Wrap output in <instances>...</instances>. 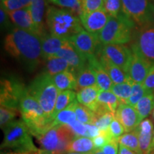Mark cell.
<instances>
[{
	"label": "cell",
	"instance_id": "cell-1",
	"mask_svg": "<svg viewBox=\"0 0 154 154\" xmlns=\"http://www.w3.org/2000/svg\"><path fill=\"white\" fill-rule=\"evenodd\" d=\"M5 49L29 72H34L41 63V36L22 29L14 28L6 36Z\"/></svg>",
	"mask_w": 154,
	"mask_h": 154
},
{
	"label": "cell",
	"instance_id": "cell-2",
	"mask_svg": "<svg viewBox=\"0 0 154 154\" xmlns=\"http://www.w3.org/2000/svg\"><path fill=\"white\" fill-rule=\"evenodd\" d=\"M19 111L22 120L36 138L50 128L51 121L38 102L29 93L26 87L19 97Z\"/></svg>",
	"mask_w": 154,
	"mask_h": 154
},
{
	"label": "cell",
	"instance_id": "cell-3",
	"mask_svg": "<svg viewBox=\"0 0 154 154\" xmlns=\"http://www.w3.org/2000/svg\"><path fill=\"white\" fill-rule=\"evenodd\" d=\"M46 17L50 33L53 35L69 38L83 29L80 19L68 9L49 6Z\"/></svg>",
	"mask_w": 154,
	"mask_h": 154
},
{
	"label": "cell",
	"instance_id": "cell-4",
	"mask_svg": "<svg viewBox=\"0 0 154 154\" xmlns=\"http://www.w3.org/2000/svg\"><path fill=\"white\" fill-rule=\"evenodd\" d=\"M27 90L41 105L49 120L52 121L56 101L59 92L52 76L45 72L38 74L28 86Z\"/></svg>",
	"mask_w": 154,
	"mask_h": 154
},
{
	"label": "cell",
	"instance_id": "cell-5",
	"mask_svg": "<svg viewBox=\"0 0 154 154\" xmlns=\"http://www.w3.org/2000/svg\"><path fill=\"white\" fill-rule=\"evenodd\" d=\"M4 131V140L1 149H9L17 152H36L29 129L23 120L11 122Z\"/></svg>",
	"mask_w": 154,
	"mask_h": 154
},
{
	"label": "cell",
	"instance_id": "cell-6",
	"mask_svg": "<svg viewBox=\"0 0 154 154\" xmlns=\"http://www.w3.org/2000/svg\"><path fill=\"white\" fill-rule=\"evenodd\" d=\"M75 138L74 133L67 126L51 127L36 137L41 147L39 154H65Z\"/></svg>",
	"mask_w": 154,
	"mask_h": 154
},
{
	"label": "cell",
	"instance_id": "cell-7",
	"mask_svg": "<svg viewBox=\"0 0 154 154\" xmlns=\"http://www.w3.org/2000/svg\"><path fill=\"white\" fill-rule=\"evenodd\" d=\"M136 25L124 13L118 17H110L104 26L99 34L102 44H124L133 38Z\"/></svg>",
	"mask_w": 154,
	"mask_h": 154
},
{
	"label": "cell",
	"instance_id": "cell-8",
	"mask_svg": "<svg viewBox=\"0 0 154 154\" xmlns=\"http://www.w3.org/2000/svg\"><path fill=\"white\" fill-rule=\"evenodd\" d=\"M123 13L140 27L153 22V7L150 0H121Z\"/></svg>",
	"mask_w": 154,
	"mask_h": 154
},
{
	"label": "cell",
	"instance_id": "cell-9",
	"mask_svg": "<svg viewBox=\"0 0 154 154\" xmlns=\"http://www.w3.org/2000/svg\"><path fill=\"white\" fill-rule=\"evenodd\" d=\"M132 38V51L154 62V22L137 27Z\"/></svg>",
	"mask_w": 154,
	"mask_h": 154
},
{
	"label": "cell",
	"instance_id": "cell-10",
	"mask_svg": "<svg viewBox=\"0 0 154 154\" xmlns=\"http://www.w3.org/2000/svg\"><path fill=\"white\" fill-rule=\"evenodd\" d=\"M98 53L101 54L128 74L132 58V50L124 44H103L99 48Z\"/></svg>",
	"mask_w": 154,
	"mask_h": 154
},
{
	"label": "cell",
	"instance_id": "cell-11",
	"mask_svg": "<svg viewBox=\"0 0 154 154\" xmlns=\"http://www.w3.org/2000/svg\"><path fill=\"white\" fill-rule=\"evenodd\" d=\"M69 40L75 49L86 58L96 54L100 48V44H101L99 35L90 33L84 29L71 36Z\"/></svg>",
	"mask_w": 154,
	"mask_h": 154
},
{
	"label": "cell",
	"instance_id": "cell-12",
	"mask_svg": "<svg viewBox=\"0 0 154 154\" xmlns=\"http://www.w3.org/2000/svg\"><path fill=\"white\" fill-rule=\"evenodd\" d=\"M25 88L24 84L17 80H2L1 106L19 110V97Z\"/></svg>",
	"mask_w": 154,
	"mask_h": 154
},
{
	"label": "cell",
	"instance_id": "cell-13",
	"mask_svg": "<svg viewBox=\"0 0 154 154\" xmlns=\"http://www.w3.org/2000/svg\"><path fill=\"white\" fill-rule=\"evenodd\" d=\"M153 69L154 62L132 51V58L128 71L131 80L135 83H143Z\"/></svg>",
	"mask_w": 154,
	"mask_h": 154
},
{
	"label": "cell",
	"instance_id": "cell-14",
	"mask_svg": "<svg viewBox=\"0 0 154 154\" xmlns=\"http://www.w3.org/2000/svg\"><path fill=\"white\" fill-rule=\"evenodd\" d=\"M109 17L110 16L104 9H99L91 12H83L79 19L84 29L90 33L99 35L104 28Z\"/></svg>",
	"mask_w": 154,
	"mask_h": 154
},
{
	"label": "cell",
	"instance_id": "cell-15",
	"mask_svg": "<svg viewBox=\"0 0 154 154\" xmlns=\"http://www.w3.org/2000/svg\"><path fill=\"white\" fill-rule=\"evenodd\" d=\"M115 118L122 124L126 133L136 129L143 121L136 109L126 103L119 104L115 113Z\"/></svg>",
	"mask_w": 154,
	"mask_h": 154
},
{
	"label": "cell",
	"instance_id": "cell-16",
	"mask_svg": "<svg viewBox=\"0 0 154 154\" xmlns=\"http://www.w3.org/2000/svg\"><path fill=\"white\" fill-rule=\"evenodd\" d=\"M55 57L64 59L69 63L71 69L76 73L87 63V59L74 47L69 40Z\"/></svg>",
	"mask_w": 154,
	"mask_h": 154
},
{
	"label": "cell",
	"instance_id": "cell-17",
	"mask_svg": "<svg viewBox=\"0 0 154 154\" xmlns=\"http://www.w3.org/2000/svg\"><path fill=\"white\" fill-rule=\"evenodd\" d=\"M42 50L43 59L47 60L54 57L69 41V38L59 37L53 34H45L41 36Z\"/></svg>",
	"mask_w": 154,
	"mask_h": 154
},
{
	"label": "cell",
	"instance_id": "cell-18",
	"mask_svg": "<svg viewBox=\"0 0 154 154\" xmlns=\"http://www.w3.org/2000/svg\"><path fill=\"white\" fill-rule=\"evenodd\" d=\"M86 59H87L88 63L95 74L97 86L101 91H110L113 84L110 76H109L100 62L97 55L94 54L88 56L86 57Z\"/></svg>",
	"mask_w": 154,
	"mask_h": 154
},
{
	"label": "cell",
	"instance_id": "cell-19",
	"mask_svg": "<svg viewBox=\"0 0 154 154\" xmlns=\"http://www.w3.org/2000/svg\"><path fill=\"white\" fill-rule=\"evenodd\" d=\"M138 135L140 154H149L154 135V126L149 119H143L136 128Z\"/></svg>",
	"mask_w": 154,
	"mask_h": 154
},
{
	"label": "cell",
	"instance_id": "cell-20",
	"mask_svg": "<svg viewBox=\"0 0 154 154\" xmlns=\"http://www.w3.org/2000/svg\"><path fill=\"white\" fill-rule=\"evenodd\" d=\"M101 91L97 85L82 88L76 93L77 101L96 113L99 108L98 96Z\"/></svg>",
	"mask_w": 154,
	"mask_h": 154
},
{
	"label": "cell",
	"instance_id": "cell-21",
	"mask_svg": "<svg viewBox=\"0 0 154 154\" xmlns=\"http://www.w3.org/2000/svg\"><path fill=\"white\" fill-rule=\"evenodd\" d=\"M7 12H8L9 19L16 25L17 28L38 34L28 7L14 11H7Z\"/></svg>",
	"mask_w": 154,
	"mask_h": 154
},
{
	"label": "cell",
	"instance_id": "cell-22",
	"mask_svg": "<svg viewBox=\"0 0 154 154\" xmlns=\"http://www.w3.org/2000/svg\"><path fill=\"white\" fill-rule=\"evenodd\" d=\"M103 68L110 76L113 84H121L131 80L129 76L122 69L113 63L101 54H96Z\"/></svg>",
	"mask_w": 154,
	"mask_h": 154
},
{
	"label": "cell",
	"instance_id": "cell-23",
	"mask_svg": "<svg viewBox=\"0 0 154 154\" xmlns=\"http://www.w3.org/2000/svg\"><path fill=\"white\" fill-rule=\"evenodd\" d=\"M47 0H32V3L28 7L34 24L35 25L37 33L39 36L44 35L43 19Z\"/></svg>",
	"mask_w": 154,
	"mask_h": 154
},
{
	"label": "cell",
	"instance_id": "cell-24",
	"mask_svg": "<svg viewBox=\"0 0 154 154\" xmlns=\"http://www.w3.org/2000/svg\"><path fill=\"white\" fill-rule=\"evenodd\" d=\"M52 79L59 91L76 90V75L72 70L59 73L52 76Z\"/></svg>",
	"mask_w": 154,
	"mask_h": 154
},
{
	"label": "cell",
	"instance_id": "cell-25",
	"mask_svg": "<svg viewBox=\"0 0 154 154\" xmlns=\"http://www.w3.org/2000/svg\"><path fill=\"white\" fill-rule=\"evenodd\" d=\"M76 82L77 91L88 86L97 85L95 74L88 62L85 66L77 72Z\"/></svg>",
	"mask_w": 154,
	"mask_h": 154
},
{
	"label": "cell",
	"instance_id": "cell-26",
	"mask_svg": "<svg viewBox=\"0 0 154 154\" xmlns=\"http://www.w3.org/2000/svg\"><path fill=\"white\" fill-rule=\"evenodd\" d=\"M98 103L100 109L115 114L120 101L117 96L111 91H101L98 96Z\"/></svg>",
	"mask_w": 154,
	"mask_h": 154
},
{
	"label": "cell",
	"instance_id": "cell-27",
	"mask_svg": "<svg viewBox=\"0 0 154 154\" xmlns=\"http://www.w3.org/2000/svg\"><path fill=\"white\" fill-rule=\"evenodd\" d=\"M93 140L84 136L76 137L69 144L68 152H74L79 153H91L95 150Z\"/></svg>",
	"mask_w": 154,
	"mask_h": 154
},
{
	"label": "cell",
	"instance_id": "cell-28",
	"mask_svg": "<svg viewBox=\"0 0 154 154\" xmlns=\"http://www.w3.org/2000/svg\"><path fill=\"white\" fill-rule=\"evenodd\" d=\"M74 101L69 106L67 107L66 109L60 111L56 116L54 119H53V121H51L50 128L54 126H68V125L72 124V122H74V121L77 120L76 115V113H75L74 107Z\"/></svg>",
	"mask_w": 154,
	"mask_h": 154
},
{
	"label": "cell",
	"instance_id": "cell-29",
	"mask_svg": "<svg viewBox=\"0 0 154 154\" xmlns=\"http://www.w3.org/2000/svg\"><path fill=\"white\" fill-rule=\"evenodd\" d=\"M76 99V94L73 90L59 91L56 101L54 110L52 121L54 117L63 109H66Z\"/></svg>",
	"mask_w": 154,
	"mask_h": 154
},
{
	"label": "cell",
	"instance_id": "cell-30",
	"mask_svg": "<svg viewBox=\"0 0 154 154\" xmlns=\"http://www.w3.org/2000/svg\"><path fill=\"white\" fill-rule=\"evenodd\" d=\"M142 120L147 118L154 109V93L148 91L134 106Z\"/></svg>",
	"mask_w": 154,
	"mask_h": 154
},
{
	"label": "cell",
	"instance_id": "cell-31",
	"mask_svg": "<svg viewBox=\"0 0 154 154\" xmlns=\"http://www.w3.org/2000/svg\"><path fill=\"white\" fill-rule=\"evenodd\" d=\"M45 65V72L51 76L65 71L72 70L67 61L60 57L49 58L46 60Z\"/></svg>",
	"mask_w": 154,
	"mask_h": 154
},
{
	"label": "cell",
	"instance_id": "cell-32",
	"mask_svg": "<svg viewBox=\"0 0 154 154\" xmlns=\"http://www.w3.org/2000/svg\"><path fill=\"white\" fill-rule=\"evenodd\" d=\"M133 84L134 82L131 80L121 84H113L110 91L117 96L120 103H127L131 94Z\"/></svg>",
	"mask_w": 154,
	"mask_h": 154
},
{
	"label": "cell",
	"instance_id": "cell-33",
	"mask_svg": "<svg viewBox=\"0 0 154 154\" xmlns=\"http://www.w3.org/2000/svg\"><path fill=\"white\" fill-rule=\"evenodd\" d=\"M117 140L120 145L127 147L138 154H140L138 135L136 128L132 131L121 135L120 137L118 138Z\"/></svg>",
	"mask_w": 154,
	"mask_h": 154
},
{
	"label": "cell",
	"instance_id": "cell-34",
	"mask_svg": "<svg viewBox=\"0 0 154 154\" xmlns=\"http://www.w3.org/2000/svg\"><path fill=\"white\" fill-rule=\"evenodd\" d=\"M74 107L77 120L85 124H94L96 115L94 111H92L88 108L86 107L85 106L81 104L77 101V100H75Z\"/></svg>",
	"mask_w": 154,
	"mask_h": 154
},
{
	"label": "cell",
	"instance_id": "cell-35",
	"mask_svg": "<svg viewBox=\"0 0 154 154\" xmlns=\"http://www.w3.org/2000/svg\"><path fill=\"white\" fill-rule=\"evenodd\" d=\"M49 1L59 7L68 9L79 18L84 12L82 0H49Z\"/></svg>",
	"mask_w": 154,
	"mask_h": 154
},
{
	"label": "cell",
	"instance_id": "cell-36",
	"mask_svg": "<svg viewBox=\"0 0 154 154\" xmlns=\"http://www.w3.org/2000/svg\"><path fill=\"white\" fill-rule=\"evenodd\" d=\"M19 113L21 114L19 109L8 108L1 106L0 109V126L2 129L6 128L11 122L16 121V118Z\"/></svg>",
	"mask_w": 154,
	"mask_h": 154
},
{
	"label": "cell",
	"instance_id": "cell-37",
	"mask_svg": "<svg viewBox=\"0 0 154 154\" xmlns=\"http://www.w3.org/2000/svg\"><path fill=\"white\" fill-rule=\"evenodd\" d=\"M95 115L96 119L94 124H95L101 131H107L111 121L114 119L115 114L109 111H105L96 114L95 113Z\"/></svg>",
	"mask_w": 154,
	"mask_h": 154
},
{
	"label": "cell",
	"instance_id": "cell-38",
	"mask_svg": "<svg viewBox=\"0 0 154 154\" xmlns=\"http://www.w3.org/2000/svg\"><path fill=\"white\" fill-rule=\"evenodd\" d=\"M148 91L144 87L143 83H135L134 82L132 86V91L131 96L127 101L126 104L131 106H135L136 103L140 101L143 96L147 93Z\"/></svg>",
	"mask_w": 154,
	"mask_h": 154
},
{
	"label": "cell",
	"instance_id": "cell-39",
	"mask_svg": "<svg viewBox=\"0 0 154 154\" xmlns=\"http://www.w3.org/2000/svg\"><path fill=\"white\" fill-rule=\"evenodd\" d=\"M103 9L110 17H118L123 13L121 0H106Z\"/></svg>",
	"mask_w": 154,
	"mask_h": 154
},
{
	"label": "cell",
	"instance_id": "cell-40",
	"mask_svg": "<svg viewBox=\"0 0 154 154\" xmlns=\"http://www.w3.org/2000/svg\"><path fill=\"white\" fill-rule=\"evenodd\" d=\"M32 0H5L2 2V5L7 11L27 8Z\"/></svg>",
	"mask_w": 154,
	"mask_h": 154
},
{
	"label": "cell",
	"instance_id": "cell-41",
	"mask_svg": "<svg viewBox=\"0 0 154 154\" xmlns=\"http://www.w3.org/2000/svg\"><path fill=\"white\" fill-rule=\"evenodd\" d=\"M103 0H82L84 12H91L99 9H103Z\"/></svg>",
	"mask_w": 154,
	"mask_h": 154
},
{
	"label": "cell",
	"instance_id": "cell-42",
	"mask_svg": "<svg viewBox=\"0 0 154 154\" xmlns=\"http://www.w3.org/2000/svg\"><path fill=\"white\" fill-rule=\"evenodd\" d=\"M109 132L113 138L118 139L119 137H120L121 135L124 134L125 129L122 124L114 117V119L111 121L110 126H109Z\"/></svg>",
	"mask_w": 154,
	"mask_h": 154
},
{
	"label": "cell",
	"instance_id": "cell-43",
	"mask_svg": "<svg viewBox=\"0 0 154 154\" xmlns=\"http://www.w3.org/2000/svg\"><path fill=\"white\" fill-rule=\"evenodd\" d=\"M67 126L74 133L76 138L81 137V136L86 137L87 130H86V126L85 124H83L81 121L76 120L74 122H72V124L68 125Z\"/></svg>",
	"mask_w": 154,
	"mask_h": 154
},
{
	"label": "cell",
	"instance_id": "cell-44",
	"mask_svg": "<svg viewBox=\"0 0 154 154\" xmlns=\"http://www.w3.org/2000/svg\"><path fill=\"white\" fill-rule=\"evenodd\" d=\"M112 137L109 134V130L107 131H101L99 136L94 138L93 142L96 149H101L103 146L106 145L109 140L112 139Z\"/></svg>",
	"mask_w": 154,
	"mask_h": 154
},
{
	"label": "cell",
	"instance_id": "cell-45",
	"mask_svg": "<svg viewBox=\"0 0 154 154\" xmlns=\"http://www.w3.org/2000/svg\"><path fill=\"white\" fill-rule=\"evenodd\" d=\"M101 149L104 154H118L119 149L118 140L116 138H112Z\"/></svg>",
	"mask_w": 154,
	"mask_h": 154
},
{
	"label": "cell",
	"instance_id": "cell-46",
	"mask_svg": "<svg viewBox=\"0 0 154 154\" xmlns=\"http://www.w3.org/2000/svg\"><path fill=\"white\" fill-rule=\"evenodd\" d=\"M86 137L90 138L91 139H93L94 138H95L96 136H99L101 133V131L99 130V128L96 126L95 124H86Z\"/></svg>",
	"mask_w": 154,
	"mask_h": 154
},
{
	"label": "cell",
	"instance_id": "cell-47",
	"mask_svg": "<svg viewBox=\"0 0 154 154\" xmlns=\"http://www.w3.org/2000/svg\"><path fill=\"white\" fill-rule=\"evenodd\" d=\"M143 84L148 91L154 93V69L151 71L149 76L146 77Z\"/></svg>",
	"mask_w": 154,
	"mask_h": 154
},
{
	"label": "cell",
	"instance_id": "cell-48",
	"mask_svg": "<svg viewBox=\"0 0 154 154\" xmlns=\"http://www.w3.org/2000/svg\"><path fill=\"white\" fill-rule=\"evenodd\" d=\"M0 19H1V25L2 27H5V26H8L9 25V15L8 12L6 9L4 8L2 6H1V9H0Z\"/></svg>",
	"mask_w": 154,
	"mask_h": 154
},
{
	"label": "cell",
	"instance_id": "cell-49",
	"mask_svg": "<svg viewBox=\"0 0 154 154\" xmlns=\"http://www.w3.org/2000/svg\"><path fill=\"white\" fill-rule=\"evenodd\" d=\"M118 154H138L136 152L132 151L129 149H128L127 147L120 145L119 144V153Z\"/></svg>",
	"mask_w": 154,
	"mask_h": 154
},
{
	"label": "cell",
	"instance_id": "cell-50",
	"mask_svg": "<svg viewBox=\"0 0 154 154\" xmlns=\"http://www.w3.org/2000/svg\"><path fill=\"white\" fill-rule=\"evenodd\" d=\"M1 154H39V149L36 152H7V153H1Z\"/></svg>",
	"mask_w": 154,
	"mask_h": 154
},
{
	"label": "cell",
	"instance_id": "cell-51",
	"mask_svg": "<svg viewBox=\"0 0 154 154\" xmlns=\"http://www.w3.org/2000/svg\"><path fill=\"white\" fill-rule=\"evenodd\" d=\"M149 154H154V135H153V141H152L151 146V149H150Z\"/></svg>",
	"mask_w": 154,
	"mask_h": 154
},
{
	"label": "cell",
	"instance_id": "cell-52",
	"mask_svg": "<svg viewBox=\"0 0 154 154\" xmlns=\"http://www.w3.org/2000/svg\"><path fill=\"white\" fill-rule=\"evenodd\" d=\"M91 154H104L101 149H95Z\"/></svg>",
	"mask_w": 154,
	"mask_h": 154
},
{
	"label": "cell",
	"instance_id": "cell-53",
	"mask_svg": "<svg viewBox=\"0 0 154 154\" xmlns=\"http://www.w3.org/2000/svg\"><path fill=\"white\" fill-rule=\"evenodd\" d=\"M91 153H88V154H91ZM65 154H85V153H74V152H67Z\"/></svg>",
	"mask_w": 154,
	"mask_h": 154
},
{
	"label": "cell",
	"instance_id": "cell-54",
	"mask_svg": "<svg viewBox=\"0 0 154 154\" xmlns=\"http://www.w3.org/2000/svg\"><path fill=\"white\" fill-rule=\"evenodd\" d=\"M151 116H152V119H153V121L154 122V109H153L151 112Z\"/></svg>",
	"mask_w": 154,
	"mask_h": 154
},
{
	"label": "cell",
	"instance_id": "cell-55",
	"mask_svg": "<svg viewBox=\"0 0 154 154\" xmlns=\"http://www.w3.org/2000/svg\"><path fill=\"white\" fill-rule=\"evenodd\" d=\"M153 17H154V5L153 7Z\"/></svg>",
	"mask_w": 154,
	"mask_h": 154
},
{
	"label": "cell",
	"instance_id": "cell-56",
	"mask_svg": "<svg viewBox=\"0 0 154 154\" xmlns=\"http://www.w3.org/2000/svg\"><path fill=\"white\" fill-rule=\"evenodd\" d=\"M4 1H5V0H1V2H4Z\"/></svg>",
	"mask_w": 154,
	"mask_h": 154
},
{
	"label": "cell",
	"instance_id": "cell-57",
	"mask_svg": "<svg viewBox=\"0 0 154 154\" xmlns=\"http://www.w3.org/2000/svg\"><path fill=\"white\" fill-rule=\"evenodd\" d=\"M103 1H104V2H105V1H106V0H103Z\"/></svg>",
	"mask_w": 154,
	"mask_h": 154
}]
</instances>
